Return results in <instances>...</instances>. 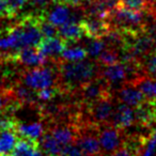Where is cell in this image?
Segmentation results:
<instances>
[{
  "label": "cell",
  "mask_w": 156,
  "mask_h": 156,
  "mask_svg": "<svg viewBox=\"0 0 156 156\" xmlns=\"http://www.w3.org/2000/svg\"><path fill=\"white\" fill-rule=\"evenodd\" d=\"M11 92V94L16 98L17 101H20L22 104H35L39 98H37V93H35L34 90L30 89L29 87L25 86L24 83L22 85H16L13 88L9 90Z\"/></svg>",
  "instance_id": "obj_20"
},
{
  "label": "cell",
  "mask_w": 156,
  "mask_h": 156,
  "mask_svg": "<svg viewBox=\"0 0 156 156\" xmlns=\"http://www.w3.org/2000/svg\"><path fill=\"white\" fill-rule=\"evenodd\" d=\"M7 94H3V95H0V115H2V112L5 111V106H7Z\"/></svg>",
  "instance_id": "obj_36"
},
{
  "label": "cell",
  "mask_w": 156,
  "mask_h": 156,
  "mask_svg": "<svg viewBox=\"0 0 156 156\" xmlns=\"http://www.w3.org/2000/svg\"><path fill=\"white\" fill-rule=\"evenodd\" d=\"M121 3L123 5L127 8H130V9L134 10H138V11H147L149 8H151L152 5L147 1V0H121Z\"/></svg>",
  "instance_id": "obj_27"
},
{
  "label": "cell",
  "mask_w": 156,
  "mask_h": 156,
  "mask_svg": "<svg viewBox=\"0 0 156 156\" xmlns=\"http://www.w3.org/2000/svg\"><path fill=\"white\" fill-rule=\"evenodd\" d=\"M100 76L108 83L109 87L111 86L121 87L122 85L129 80L127 69L123 62H118L115 64L104 66L100 72Z\"/></svg>",
  "instance_id": "obj_9"
},
{
  "label": "cell",
  "mask_w": 156,
  "mask_h": 156,
  "mask_svg": "<svg viewBox=\"0 0 156 156\" xmlns=\"http://www.w3.org/2000/svg\"><path fill=\"white\" fill-rule=\"evenodd\" d=\"M15 132L18 135V137L31 139V140H34V141H40V139L42 138L45 130H44L43 124L40 123V122H33V123L30 124H25V123H20L18 121L15 128Z\"/></svg>",
  "instance_id": "obj_17"
},
{
  "label": "cell",
  "mask_w": 156,
  "mask_h": 156,
  "mask_svg": "<svg viewBox=\"0 0 156 156\" xmlns=\"http://www.w3.org/2000/svg\"><path fill=\"white\" fill-rule=\"evenodd\" d=\"M58 71H55L50 66H37L26 71L22 76L23 83L34 91L54 87L58 79Z\"/></svg>",
  "instance_id": "obj_3"
},
{
  "label": "cell",
  "mask_w": 156,
  "mask_h": 156,
  "mask_svg": "<svg viewBox=\"0 0 156 156\" xmlns=\"http://www.w3.org/2000/svg\"><path fill=\"white\" fill-rule=\"evenodd\" d=\"M107 20L111 28L125 33H137L145 31L147 14L144 11L130 9L120 3L109 13Z\"/></svg>",
  "instance_id": "obj_2"
},
{
  "label": "cell",
  "mask_w": 156,
  "mask_h": 156,
  "mask_svg": "<svg viewBox=\"0 0 156 156\" xmlns=\"http://www.w3.org/2000/svg\"><path fill=\"white\" fill-rule=\"evenodd\" d=\"M144 69L147 74L156 76V48L145 58Z\"/></svg>",
  "instance_id": "obj_31"
},
{
  "label": "cell",
  "mask_w": 156,
  "mask_h": 156,
  "mask_svg": "<svg viewBox=\"0 0 156 156\" xmlns=\"http://www.w3.org/2000/svg\"><path fill=\"white\" fill-rule=\"evenodd\" d=\"M147 2L151 3V5H153V3H156V0H147Z\"/></svg>",
  "instance_id": "obj_38"
},
{
  "label": "cell",
  "mask_w": 156,
  "mask_h": 156,
  "mask_svg": "<svg viewBox=\"0 0 156 156\" xmlns=\"http://www.w3.org/2000/svg\"><path fill=\"white\" fill-rule=\"evenodd\" d=\"M88 56V51L86 48L81 46H69L65 47V49L62 51L60 58L63 61H69V62H75V61L85 60Z\"/></svg>",
  "instance_id": "obj_23"
},
{
  "label": "cell",
  "mask_w": 156,
  "mask_h": 156,
  "mask_svg": "<svg viewBox=\"0 0 156 156\" xmlns=\"http://www.w3.org/2000/svg\"><path fill=\"white\" fill-rule=\"evenodd\" d=\"M17 140L18 135L15 130L0 132V156H11Z\"/></svg>",
  "instance_id": "obj_21"
},
{
  "label": "cell",
  "mask_w": 156,
  "mask_h": 156,
  "mask_svg": "<svg viewBox=\"0 0 156 156\" xmlns=\"http://www.w3.org/2000/svg\"><path fill=\"white\" fill-rule=\"evenodd\" d=\"M87 110L89 115V123L98 126L110 123L115 112V106H113L111 94L87 105Z\"/></svg>",
  "instance_id": "obj_5"
},
{
  "label": "cell",
  "mask_w": 156,
  "mask_h": 156,
  "mask_svg": "<svg viewBox=\"0 0 156 156\" xmlns=\"http://www.w3.org/2000/svg\"><path fill=\"white\" fill-rule=\"evenodd\" d=\"M29 156H44V153L42 152V150L40 149V147H37V149L34 150Z\"/></svg>",
  "instance_id": "obj_37"
},
{
  "label": "cell",
  "mask_w": 156,
  "mask_h": 156,
  "mask_svg": "<svg viewBox=\"0 0 156 156\" xmlns=\"http://www.w3.org/2000/svg\"><path fill=\"white\" fill-rule=\"evenodd\" d=\"M61 92H62V90L60 89L59 86H57V87L54 86V87L46 88V89L37 91V98L41 102H50L56 98L57 94L61 93Z\"/></svg>",
  "instance_id": "obj_26"
},
{
  "label": "cell",
  "mask_w": 156,
  "mask_h": 156,
  "mask_svg": "<svg viewBox=\"0 0 156 156\" xmlns=\"http://www.w3.org/2000/svg\"><path fill=\"white\" fill-rule=\"evenodd\" d=\"M85 35L89 39H103L110 31L111 26L107 20L85 16L80 20Z\"/></svg>",
  "instance_id": "obj_8"
},
{
  "label": "cell",
  "mask_w": 156,
  "mask_h": 156,
  "mask_svg": "<svg viewBox=\"0 0 156 156\" xmlns=\"http://www.w3.org/2000/svg\"><path fill=\"white\" fill-rule=\"evenodd\" d=\"M133 83L145 96L147 101L156 102V76L150 74H142L136 77Z\"/></svg>",
  "instance_id": "obj_16"
},
{
  "label": "cell",
  "mask_w": 156,
  "mask_h": 156,
  "mask_svg": "<svg viewBox=\"0 0 156 156\" xmlns=\"http://www.w3.org/2000/svg\"><path fill=\"white\" fill-rule=\"evenodd\" d=\"M66 47V42L60 37H45L41 41L37 48L47 58H58Z\"/></svg>",
  "instance_id": "obj_15"
},
{
  "label": "cell",
  "mask_w": 156,
  "mask_h": 156,
  "mask_svg": "<svg viewBox=\"0 0 156 156\" xmlns=\"http://www.w3.org/2000/svg\"><path fill=\"white\" fill-rule=\"evenodd\" d=\"M136 123L143 128H151L156 124V102L145 101L135 109Z\"/></svg>",
  "instance_id": "obj_12"
},
{
  "label": "cell",
  "mask_w": 156,
  "mask_h": 156,
  "mask_svg": "<svg viewBox=\"0 0 156 156\" xmlns=\"http://www.w3.org/2000/svg\"><path fill=\"white\" fill-rule=\"evenodd\" d=\"M117 98L123 104L130 107H138L147 101L143 93L130 81H127L119 88L117 92Z\"/></svg>",
  "instance_id": "obj_11"
},
{
  "label": "cell",
  "mask_w": 156,
  "mask_h": 156,
  "mask_svg": "<svg viewBox=\"0 0 156 156\" xmlns=\"http://www.w3.org/2000/svg\"><path fill=\"white\" fill-rule=\"evenodd\" d=\"M109 86L102 77L95 78L94 80L81 86L78 91L80 93V98L86 105H89L100 98L109 95Z\"/></svg>",
  "instance_id": "obj_6"
},
{
  "label": "cell",
  "mask_w": 156,
  "mask_h": 156,
  "mask_svg": "<svg viewBox=\"0 0 156 156\" xmlns=\"http://www.w3.org/2000/svg\"><path fill=\"white\" fill-rule=\"evenodd\" d=\"M12 17H15L28 3V0H5Z\"/></svg>",
  "instance_id": "obj_29"
},
{
  "label": "cell",
  "mask_w": 156,
  "mask_h": 156,
  "mask_svg": "<svg viewBox=\"0 0 156 156\" xmlns=\"http://www.w3.org/2000/svg\"><path fill=\"white\" fill-rule=\"evenodd\" d=\"M107 48V44L104 39H90L87 44V51L91 58H98L103 51Z\"/></svg>",
  "instance_id": "obj_25"
},
{
  "label": "cell",
  "mask_w": 156,
  "mask_h": 156,
  "mask_svg": "<svg viewBox=\"0 0 156 156\" xmlns=\"http://www.w3.org/2000/svg\"><path fill=\"white\" fill-rule=\"evenodd\" d=\"M40 28H41L42 34L45 37H59V29H57L56 26H54L52 24H50L49 22L44 18L41 22V25H40Z\"/></svg>",
  "instance_id": "obj_28"
},
{
  "label": "cell",
  "mask_w": 156,
  "mask_h": 156,
  "mask_svg": "<svg viewBox=\"0 0 156 156\" xmlns=\"http://www.w3.org/2000/svg\"><path fill=\"white\" fill-rule=\"evenodd\" d=\"M29 5L37 10L39 14H44L51 3H55V0H28Z\"/></svg>",
  "instance_id": "obj_32"
},
{
  "label": "cell",
  "mask_w": 156,
  "mask_h": 156,
  "mask_svg": "<svg viewBox=\"0 0 156 156\" xmlns=\"http://www.w3.org/2000/svg\"><path fill=\"white\" fill-rule=\"evenodd\" d=\"M98 62L103 66L107 65H112L118 62H121V54L120 49L113 47H107L104 51L98 57Z\"/></svg>",
  "instance_id": "obj_24"
},
{
  "label": "cell",
  "mask_w": 156,
  "mask_h": 156,
  "mask_svg": "<svg viewBox=\"0 0 156 156\" xmlns=\"http://www.w3.org/2000/svg\"><path fill=\"white\" fill-rule=\"evenodd\" d=\"M58 35L65 42H78L85 35L80 22L71 20L67 24L59 27Z\"/></svg>",
  "instance_id": "obj_18"
},
{
  "label": "cell",
  "mask_w": 156,
  "mask_h": 156,
  "mask_svg": "<svg viewBox=\"0 0 156 156\" xmlns=\"http://www.w3.org/2000/svg\"><path fill=\"white\" fill-rule=\"evenodd\" d=\"M0 18H12L5 0H0Z\"/></svg>",
  "instance_id": "obj_34"
},
{
  "label": "cell",
  "mask_w": 156,
  "mask_h": 156,
  "mask_svg": "<svg viewBox=\"0 0 156 156\" xmlns=\"http://www.w3.org/2000/svg\"><path fill=\"white\" fill-rule=\"evenodd\" d=\"M63 147H62V145L56 140V138L52 136L49 130L44 133L42 138L40 139V149L45 154V156L62 154Z\"/></svg>",
  "instance_id": "obj_19"
},
{
  "label": "cell",
  "mask_w": 156,
  "mask_h": 156,
  "mask_svg": "<svg viewBox=\"0 0 156 156\" xmlns=\"http://www.w3.org/2000/svg\"><path fill=\"white\" fill-rule=\"evenodd\" d=\"M44 18L56 27H61L71 20H78L77 16L69 9V5L62 3H55L51 9L46 10L44 12Z\"/></svg>",
  "instance_id": "obj_10"
},
{
  "label": "cell",
  "mask_w": 156,
  "mask_h": 156,
  "mask_svg": "<svg viewBox=\"0 0 156 156\" xmlns=\"http://www.w3.org/2000/svg\"><path fill=\"white\" fill-rule=\"evenodd\" d=\"M87 1L88 0H55V3H62V5H72V7H78Z\"/></svg>",
  "instance_id": "obj_35"
},
{
  "label": "cell",
  "mask_w": 156,
  "mask_h": 156,
  "mask_svg": "<svg viewBox=\"0 0 156 156\" xmlns=\"http://www.w3.org/2000/svg\"><path fill=\"white\" fill-rule=\"evenodd\" d=\"M112 125H115L117 128L121 130H125L129 128L136 123V115L135 110L130 108V106H127L125 104H119L115 109L112 119L110 122Z\"/></svg>",
  "instance_id": "obj_13"
},
{
  "label": "cell",
  "mask_w": 156,
  "mask_h": 156,
  "mask_svg": "<svg viewBox=\"0 0 156 156\" xmlns=\"http://www.w3.org/2000/svg\"><path fill=\"white\" fill-rule=\"evenodd\" d=\"M49 132L62 147H65L76 142L78 137V126L65 124L55 125L52 128H50Z\"/></svg>",
  "instance_id": "obj_14"
},
{
  "label": "cell",
  "mask_w": 156,
  "mask_h": 156,
  "mask_svg": "<svg viewBox=\"0 0 156 156\" xmlns=\"http://www.w3.org/2000/svg\"><path fill=\"white\" fill-rule=\"evenodd\" d=\"M11 61L28 67H37L45 65L48 58L37 47H26L12 54Z\"/></svg>",
  "instance_id": "obj_7"
},
{
  "label": "cell",
  "mask_w": 156,
  "mask_h": 156,
  "mask_svg": "<svg viewBox=\"0 0 156 156\" xmlns=\"http://www.w3.org/2000/svg\"><path fill=\"white\" fill-rule=\"evenodd\" d=\"M37 147H40V141L18 137V140L11 156H29Z\"/></svg>",
  "instance_id": "obj_22"
},
{
  "label": "cell",
  "mask_w": 156,
  "mask_h": 156,
  "mask_svg": "<svg viewBox=\"0 0 156 156\" xmlns=\"http://www.w3.org/2000/svg\"><path fill=\"white\" fill-rule=\"evenodd\" d=\"M98 136L100 139L101 147H102L103 156H107L121 147L123 145L125 138L123 130L117 128L111 123L103 124L98 126Z\"/></svg>",
  "instance_id": "obj_4"
},
{
  "label": "cell",
  "mask_w": 156,
  "mask_h": 156,
  "mask_svg": "<svg viewBox=\"0 0 156 156\" xmlns=\"http://www.w3.org/2000/svg\"><path fill=\"white\" fill-rule=\"evenodd\" d=\"M62 154L64 156H85L83 151L80 150V147H78L77 144H75V143L65 145V147H63Z\"/></svg>",
  "instance_id": "obj_33"
},
{
  "label": "cell",
  "mask_w": 156,
  "mask_h": 156,
  "mask_svg": "<svg viewBox=\"0 0 156 156\" xmlns=\"http://www.w3.org/2000/svg\"><path fill=\"white\" fill-rule=\"evenodd\" d=\"M107 156H138V154H137L136 150H135L129 143L124 141L123 145H122L121 147H119L118 150H115V152H112V153Z\"/></svg>",
  "instance_id": "obj_30"
},
{
  "label": "cell",
  "mask_w": 156,
  "mask_h": 156,
  "mask_svg": "<svg viewBox=\"0 0 156 156\" xmlns=\"http://www.w3.org/2000/svg\"><path fill=\"white\" fill-rule=\"evenodd\" d=\"M57 71L59 87L62 92L78 90L81 86L98 78V74L100 73L98 63L88 60L59 62Z\"/></svg>",
  "instance_id": "obj_1"
}]
</instances>
